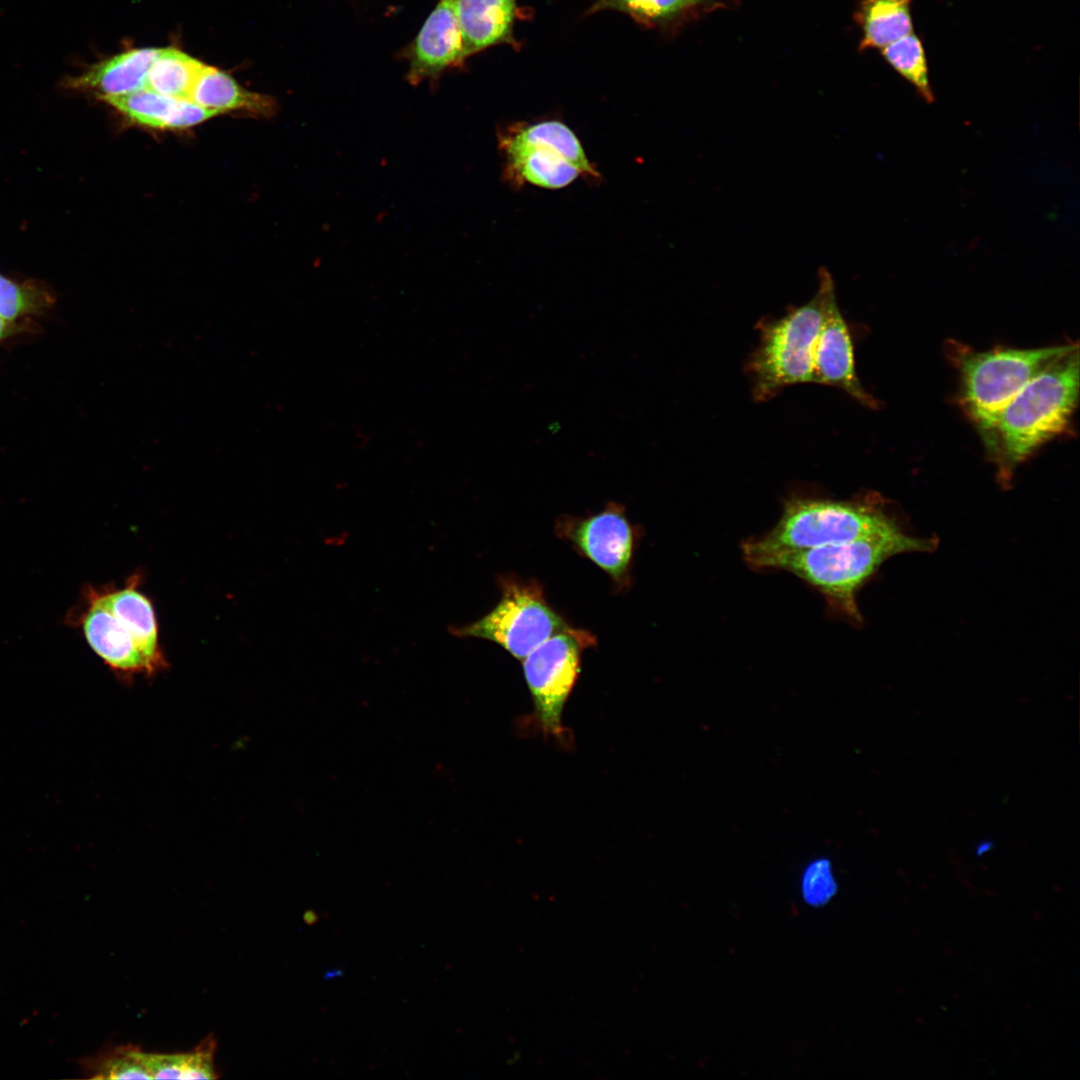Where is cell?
<instances>
[{
	"label": "cell",
	"instance_id": "6da1fadb",
	"mask_svg": "<svg viewBox=\"0 0 1080 1080\" xmlns=\"http://www.w3.org/2000/svg\"><path fill=\"white\" fill-rule=\"evenodd\" d=\"M1079 396L1076 345L1029 381L987 424L977 428L1004 485L1015 469L1068 426Z\"/></svg>",
	"mask_w": 1080,
	"mask_h": 1080
},
{
	"label": "cell",
	"instance_id": "7a4b0ae2",
	"mask_svg": "<svg viewBox=\"0 0 1080 1080\" xmlns=\"http://www.w3.org/2000/svg\"><path fill=\"white\" fill-rule=\"evenodd\" d=\"M882 498L873 493L849 500L796 493L783 502L778 522L742 544L745 562L754 570L767 559L825 545L851 542L900 531Z\"/></svg>",
	"mask_w": 1080,
	"mask_h": 1080
},
{
	"label": "cell",
	"instance_id": "3957f363",
	"mask_svg": "<svg viewBox=\"0 0 1080 1080\" xmlns=\"http://www.w3.org/2000/svg\"><path fill=\"white\" fill-rule=\"evenodd\" d=\"M936 538H918L903 530L851 542L825 545L773 556L762 570H783L817 590L828 608L861 624L857 593L888 558L905 552L934 550Z\"/></svg>",
	"mask_w": 1080,
	"mask_h": 1080
},
{
	"label": "cell",
	"instance_id": "277c9868",
	"mask_svg": "<svg viewBox=\"0 0 1080 1080\" xmlns=\"http://www.w3.org/2000/svg\"><path fill=\"white\" fill-rule=\"evenodd\" d=\"M818 280L810 301L759 323V341L746 363L755 400L768 401L789 386L812 383L818 334L827 305L836 295L825 267L818 270Z\"/></svg>",
	"mask_w": 1080,
	"mask_h": 1080
},
{
	"label": "cell",
	"instance_id": "5b68a950",
	"mask_svg": "<svg viewBox=\"0 0 1080 1080\" xmlns=\"http://www.w3.org/2000/svg\"><path fill=\"white\" fill-rule=\"evenodd\" d=\"M502 177L511 187L557 190L579 177L596 183L600 173L574 131L560 120L516 122L497 129Z\"/></svg>",
	"mask_w": 1080,
	"mask_h": 1080
},
{
	"label": "cell",
	"instance_id": "8992f818",
	"mask_svg": "<svg viewBox=\"0 0 1080 1080\" xmlns=\"http://www.w3.org/2000/svg\"><path fill=\"white\" fill-rule=\"evenodd\" d=\"M1076 345L973 351L953 344L963 409L977 428L987 424L1029 381Z\"/></svg>",
	"mask_w": 1080,
	"mask_h": 1080
},
{
	"label": "cell",
	"instance_id": "52a82bcc",
	"mask_svg": "<svg viewBox=\"0 0 1080 1080\" xmlns=\"http://www.w3.org/2000/svg\"><path fill=\"white\" fill-rule=\"evenodd\" d=\"M500 587L502 597L493 610L455 629L457 635L493 641L522 661L549 637L570 628L547 603L536 580L509 576L501 579Z\"/></svg>",
	"mask_w": 1080,
	"mask_h": 1080
},
{
	"label": "cell",
	"instance_id": "ba28073f",
	"mask_svg": "<svg viewBox=\"0 0 1080 1080\" xmlns=\"http://www.w3.org/2000/svg\"><path fill=\"white\" fill-rule=\"evenodd\" d=\"M594 643L590 633L570 627L549 637L522 660L536 718L546 733L563 735V707L579 673L581 651Z\"/></svg>",
	"mask_w": 1080,
	"mask_h": 1080
},
{
	"label": "cell",
	"instance_id": "9c48e42d",
	"mask_svg": "<svg viewBox=\"0 0 1080 1080\" xmlns=\"http://www.w3.org/2000/svg\"><path fill=\"white\" fill-rule=\"evenodd\" d=\"M556 531L617 584L627 583L637 534L623 505L610 502L600 512L587 517L561 518Z\"/></svg>",
	"mask_w": 1080,
	"mask_h": 1080
},
{
	"label": "cell",
	"instance_id": "30bf717a",
	"mask_svg": "<svg viewBox=\"0 0 1080 1080\" xmlns=\"http://www.w3.org/2000/svg\"><path fill=\"white\" fill-rule=\"evenodd\" d=\"M84 636L92 650L122 676H153L160 668L147 656L133 631L111 609L105 591L90 589L81 617Z\"/></svg>",
	"mask_w": 1080,
	"mask_h": 1080
},
{
	"label": "cell",
	"instance_id": "8fae6325",
	"mask_svg": "<svg viewBox=\"0 0 1080 1080\" xmlns=\"http://www.w3.org/2000/svg\"><path fill=\"white\" fill-rule=\"evenodd\" d=\"M406 79L413 86L429 80L431 86L449 69L466 60L455 0H439L415 39L405 49Z\"/></svg>",
	"mask_w": 1080,
	"mask_h": 1080
},
{
	"label": "cell",
	"instance_id": "7c38bea8",
	"mask_svg": "<svg viewBox=\"0 0 1080 1080\" xmlns=\"http://www.w3.org/2000/svg\"><path fill=\"white\" fill-rule=\"evenodd\" d=\"M812 383L837 387L864 406L878 407L877 400L858 379L851 336L836 295L827 305L818 334Z\"/></svg>",
	"mask_w": 1080,
	"mask_h": 1080
},
{
	"label": "cell",
	"instance_id": "4fadbf2b",
	"mask_svg": "<svg viewBox=\"0 0 1080 1080\" xmlns=\"http://www.w3.org/2000/svg\"><path fill=\"white\" fill-rule=\"evenodd\" d=\"M100 98L129 122L156 130L187 129L221 114L191 101L165 96L148 88Z\"/></svg>",
	"mask_w": 1080,
	"mask_h": 1080
},
{
	"label": "cell",
	"instance_id": "5bb4252c",
	"mask_svg": "<svg viewBox=\"0 0 1080 1080\" xmlns=\"http://www.w3.org/2000/svg\"><path fill=\"white\" fill-rule=\"evenodd\" d=\"M517 9L516 0H455L465 59L494 45L518 46Z\"/></svg>",
	"mask_w": 1080,
	"mask_h": 1080
},
{
	"label": "cell",
	"instance_id": "9a60e30c",
	"mask_svg": "<svg viewBox=\"0 0 1080 1080\" xmlns=\"http://www.w3.org/2000/svg\"><path fill=\"white\" fill-rule=\"evenodd\" d=\"M158 49L142 48L122 52L90 66L68 80L73 89L97 92L99 97L132 93L147 86V76Z\"/></svg>",
	"mask_w": 1080,
	"mask_h": 1080
},
{
	"label": "cell",
	"instance_id": "2e32d148",
	"mask_svg": "<svg viewBox=\"0 0 1080 1080\" xmlns=\"http://www.w3.org/2000/svg\"><path fill=\"white\" fill-rule=\"evenodd\" d=\"M189 101L219 113L243 111L270 118L277 112V102L268 95L241 87L230 75L203 65L190 93Z\"/></svg>",
	"mask_w": 1080,
	"mask_h": 1080
},
{
	"label": "cell",
	"instance_id": "e0dca14e",
	"mask_svg": "<svg viewBox=\"0 0 1080 1080\" xmlns=\"http://www.w3.org/2000/svg\"><path fill=\"white\" fill-rule=\"evenodd\" d=\"M104 591L112 611L130 626L145 653L162 670L166 661L159 645L154 608L138 589L137 576L120 589Z\"/></svg>",
	"mask_w": 1080,
	"mask_h": 1080
},
{
	"label": "cell",
	"instance_id": "ac0fdd59",
	"mask_svg": "<svg viewBox=\"0 0 1080 1080\" xmlns=\"http://www.w3.org/2000/svg\"><path fill=\"white\" fill-rule=\"evenodd\" d=\"M913 0H864L860 9L863 38L860 47L884 48L913 32Z\"/></svg>",
	"mask_w": 1080,
	"mask_h": 1080
},
{
	"label": "cell",
	"instance_id": "d6986e66",
	"mask_svg": "<svg viewBox=\"0 0 1080 1080\" xmlns=\"http://www.w3.org/2000/svg\"><path fill=\"white\" fill-rule=\"evenodd\" d=\"M203 63L175 49H158L147 76L146 88L176 99L188 100Z\"/></svg>",
	"mask_w": 1080,
	"mask_h": 1080
},
{
	"label": "cell",
	"instance_id": "ffe728a7",
	"mask_svg": "<svg viewBox=\"0 0 1080 1080\" xmlns=\"http://www.w3.org/2000/svg\"><path fill=\"white\" fill-rule=\"evenodd\" d=\"M215 1040L205 1039L193 1051L185 1053H147L144 1064L151 1079H214Z\"/></svg>",
	"mask_w": 1080,
	"mask_h": 1080
},
{
	"label": "cell",
	"instance_id": "44dd1931",
	"mask_svg": "<svg viewBox=\"0 0 1080 1080\" xmlns=\"http://www.w3.org/2000/svg\"><path fill=\"white\" fill-rule=\"evenodd\" d=\"M882 56L926 102L934 101L924 46L916 34L912 32L885 46Z\"/></svg>",
	"mask_w": 1080,
	"mask_h": 1080
},
{
	"label": "cell",
	"instance_id": "7402d4cb",
	"mask_svg": "<svg viewBox=\"0 0 1080 1080\" xmlns=\"http://www.w3.org/2000/svg\"><path fill=\"white\" fill-rule=\"evenodd\" d=\"M82 1069L93 1079H151L144 1064V1051L127 1045L115 1047L85 1059Z\"/></svg>",
	"mask_w": 1080,
	"mask_h": 1080
},
{
	"label": "cell",
	"instance_id": "603a6c76",
	"mask_svg": "<svg viewBox=\"0 0 1080 1080\" xmlns=\"http://www.w3.org/2000/svg\"><path fill=\"white\" fill-rule=\"evenodd\" d=\"M695 2L696 0H597L587 14L615 10L640 24L650 26L672 19Z\"/></svg>",
	"mask_w": 1080,
	"mask_h": 1080
},
{
	"label": "cell",
	"instance_id": "cb8c5ba5",
	"mask_svg": "<svg viewBox=\"0 0 1080 1080\" xmlns=\"http://www.w3.org/2000/svg\"><path fill=\"white\" fill-rule=\"evenodd\" d=\"M44 304L43 297L30 287H24L0 275V316L8 322L37 312Z\"/></svg>",
	"mask_w": 1080,
	"mask_h": 1080
},
{
	"label": "cell",
	"instance_id": "d4e9b609",
	"mask_svg": "<svg viewBox=\"0 0 1080 1080\" xmlns=\"http://www.w3.org/2000/svg\"><path fill=\"white\" fill-rule=\"evenodd\" d=\"M801 886L803 898L808 904L818 906L827 903L837 890L831 863L825 858L809 863Z\"/></svg>",
	"mask_w": 1080,
	"mask_h": 1080
},
{
	"label": "cell",
	"instance_id": "484cf974",
	"mask_svg": "<svg viewBox=\"0 0 1080 1080\" xmlns=\"http://www.w3.org/2000/svg\"><path fill=\"white\" fill-rule=\"evenodd\" d=\"M13 328L12 322H8L0 316V340L7 337Z\"/></svg>",
	"mask_w": 1080,
	"mask_h": 1080
},
{
	"label": "cell",
	"instance_id": "4316f807",
	"mask_svg": "<svg viewBox=\"0 0 1080 1080\" xmlns=\"http://www.w3.org/2000/svg\"><path fill=\"white\" fill-rule=\"evenodd\" d=\"M993 848V842L990 840H984L976 846L977 856H981Z\"/></svg>",
	"mask_w": 1080,
	"mask_h": 1080
},
{
	"label": "cell",
	"instance_id": "83f0119b",
	"mask_svg": "<svg viewBox=\"0 0 1080 1080\" xmlns=\"http://www.w3.org/2000/svg\"><path fill=\"white\" fill-rule=\"evenodd\" d=\"M343 974L344 970L342 968L328 969L323 977L325 980H332L336 977H341Z\"/></svg>",
	"mask_w": 1080,
	"mask_h": 1080
},
{
	"label": "cell",
	"instance_id": "f1b7e54d",
	"mask_svg": "<svg viewBox=\"0 0 1080 1080\" xmlns=\"http://www.w3.org/2000/svg\"><path fill=\"white\" fill-rule=\"evenodd\" d=\"M304 920L307 924H314L318 920V916L314 911H307L304 914Z\"/></svg>",
	"mask_w": 1080,
	"mask_h": 1080
}]
</instances>
